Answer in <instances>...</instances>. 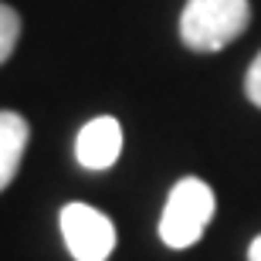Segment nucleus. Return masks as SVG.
Here are the masks:
<instances>
[{"mask_svg": "<svg viewBox=\"0 0 261 261\" xmlns=\"http://www.w3.org/2000/svg\"><path fill=\"white\" fill-rule=\"evenodd\" d=\"M248 261H261V234L248 244Z\"/></svg>", "mask_w": 261, "mask_h": 261, "instance_id": "6e6552de", "label": "nucleus"}, {"mask_svg": "<svg viewBox=\"0 0 261 261\" xmlns=\"http://www.w3.org/2000/svg\"><path fill=\"white\" fill-rule=\"evenodd\" d=\"M217 214V197L211 184H203L200 176H184L170 187L166 207L160 217V241L173 251H187L203 238L207 224Z\"/></svg>", "mask_w": 261, "mask_h": 261, "instance_id": "f03ea898", "label": "nucleus"}, {"mask_svg": "<svg viewBox=\"0 0 261 261\" xmlns=\"http://www.w3.org/2000/svg\"><path fill=\"white\" fill-rule=\"evenodd\" d=\"M244 92L251 98V106L261 109V51L254 55V61L248 65V75H244Z\"/></svg>", "mask_w": 261, "mask_h": 261, "instance_id": "0eeeda50", "label": "nucleus"}, {"mask_svg": "<svg viewBox=\"0 0 261 261\" xmlns=\"http://www.w3.org/2000/svg\"><path fill=\"white\" fill-rule=\"evenodd\" d=\"M58 224L65 248L75 261H109V254L116 251V224L106 211H98L92 203H65Z\"/></svg>", "mask_w": 261, "mask_h": 261, "instance_id": "7ed1b4c3", "label": "nucleus"}, {"mask_svg": "<svg viewBox=\"0 0 261 261\" xmlns=\"http://www.w3.org/2000/svg\"><path fill=\"white\" fill-rule=\"evenodd\" d=\"M17 38H20V17H17V10L10 7V4H0V65L14 55Z\"/></svg>", "mask_w": 261, "mask_h": 261, "instance_id": "423d86ee", "label": "nucleus"}, {"mask_svg": "<svg viewBox=\"0 0 261 261\" xmlns=\"http://www.w3.org/2000/svg\"><path fill=\"white\" fill-rule=\"evenodd\" d=\"M251 24V0H187L180 14V41L211 55L241 38Z\"/></svg>", "mask_w": 261, "mask_h": 261, "instance_id": "f257e3e1", "label": "nucleus"}, {"mask_svg": "<svg viewBox=\"0 0 261 261\" xmlns=\"http://www.w3.org/2000/svg\"><path fill=\"white\" fill-rule=\"evenodd\" d=\"M122 156V126L116 116H95L75 136V160L88 173H102Z\"/></svg>", "mask_w": 261, "mask_h": 261, "instance_id": "20e7f679", "label": "nucleus"}, {"mask_svg": "<svg viewBox=\"0 0 261 261\" xmlns=\"http://www.w3.org/2000/svg\"><path fill=\"white\" fill-rule=\"evenodd\" d=\"M31 139V126L20 112L0 109V190H7L10 180L17 176V166L24 160Z\"/></svg>", "mask_w": 261, "mask_h": 261, "instance_id": "39448f33", "label": "nucleus"}]
</instances>
